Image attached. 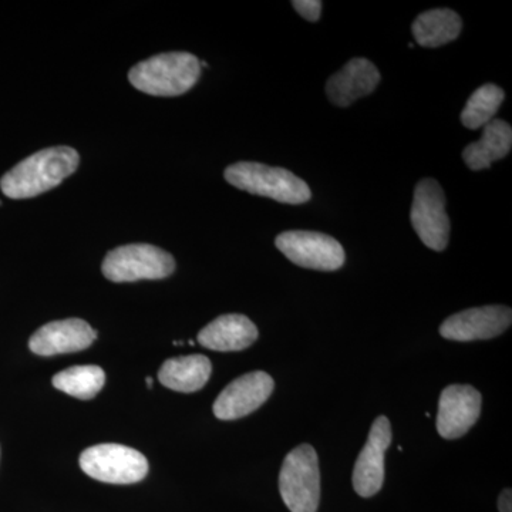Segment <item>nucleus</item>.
I'll use <instances>...</instances> for the list:
<instances>
[{
    "label": "nucleus",
    "instance_id": "obj_20",
    "mask_svg": "<svg viewBox=\"0 0 512 512\" xmlns=\"http://www.w3.org/2000/svg\"><path fill=\"white\" fill-rule=\"evenodd\" d=\"M504 99V90L495 84H484V86L478 87L476 92L471 94L463 113H461V123L470 130L484 127L485 124L494 120Z\"/></svg>",
    "mask_w": 512,
    "mask_h": 512
},
{
    "label": "nucleus",
    "instance_id": "obj_19",
    "mask_svg": "<svg viewBox=\"0 0 512 512\" xmlns=\"http://www.w3.org/2000/svg\"><path fill=\"white\" fill-rule=\"evenodd\" d=\"M106 375L99 366H73L53 377V386L60 392L77 397V399H93L103 389Z\"/></svg>",
    "mask_w": 512,
    "mask_h": 512
},
{
    "label": "nucleus",
    "instance_id": "obj_12",
    "mask_svg": "<svg viewBox=\"0 0 512 512\" xmlns=\"http://www.w3.org/2000/svg\"><path fill=\"white\" fill-rule=\"evenodd\" d=\"M392 443V426L387 417H377L370 429L369 439L357 457L353 470V487L360 497L369 498L382 490L384 483V454Z\"/></svg>",
    "mask_w": 512,
    "mask_h": 512
},
{
    "label": "nucleus",
    "instance_id": "obj_3",
    "mask_svg": "<svg viewBox=\"0 0 512 512\" xmlns=\"http://www.w3.org/2000/svg\"><path fill=\"white\" fill-rule=\"evenodd\" d=\"M224 175L225 180L238 190L282 204H305L312 198L309 185L285 168L241 161L229 165Z\"/></svg>",
    "mask_w": 512,
    "mask_h": 512
},
{
    "label": "nucleus",
    "instance_id": "obj_7",
    "mask_svg": "<svg viewBox=\"0 0 512 512\" xmlns=\"http://www.w3.org/2000/svg\"><path fill=\"white\" fill-rule=\"evenodd\" d=\"M410 220L427 248L437 252L447 248L451 224L446 211V195L433 178H424L414 188Z\"/></svg>",
    "mask_w": 512,
    "mask_h": 512
},
{
    "label": "nucleus",
    "instance_id": "obj_15",
    "mask_svg": "<svg viewBox=\"0 0 512 512\" xmlns=\"http://www.w3.org/2000/svg\"><path fill=\"white\" fill-rule=\"evenodd\" d=\"M258 329L251 319L238 313L212 320L198 333V343L215 352H239L254 345Z\"/></svg>",
    "mask_w": 512,
    "mask_h": 512
},
{
    "label": "nucleus",
    "instance_id": "obj_2",
    "mask_svg": "<svg viewBox=\"0 0 512 512\" xmlns=\"http://www.w3.org/2000/svg\"><path fill=\"white\" fill-rule=\"evenodd\" d=\"M200 77V60L187 52L150 57L128 73V80L137 90L157 97H177L190 92Z\"/></svg>",
    "mask_w": 512,
    "mask_h": 512
},
{
    "label": "nucleus",
    "instance_id": "obj_17",
    "mask_svg": "<svg viewBox=\"0 0 512 512\" xmlns=\"http://www.w3.org/2000/svg\"><path fill=\"white\" fill-rule=\"evenodd\" d=\"M211 360L204 355H190L168 359L158 372V379L168 389L181 393L201 390L210 380Z\"/></svg>",
    "mask_w": 512,
    "mask_h": 512
},
{
    "label": "nucleus",
    "instance_id": "obj_23",
    "mask_svg": "<svg viewBox=\"0 0 512 512\" xmlns=\"http://www.w3.org/2000/svg\"><path fill=\"white\" fill-rule=\"evenodd\" d=\"M147 386L153 387V379H151V377H147Z\"/></svg>",
    "mask_w": 512,
    "mask_h": 512
},
{
    "label": "nucleus",
    "instance_id": "obj_9",
    "mask_svg": "<svg viewBox=\"0 0 512 512\" xmlns=\"http://www.w3.org/2000/svg\"><path fill=\"white\" fill-rule=\"evenodd\" d=\"M511 322L512 311L507 306H483L450 316L441 325L440 335L456 342L493 339L510 328Z\"/></svg>",
    "mask_w": 512,
    "mask_h": 512
},
{
    "label": "nucleus",
    "instance_id": "obj_18",
    "mask_svg": "<svg viewBox=\"0 0 512 512\" xmlns=\"http://www.w3.org/2000/svg\"><path fill=\"white\" fill-rule=\"evenodd\" d=\"M463 20L451 9H433L414 20L412 32L417 45L440 47L460 36Z\"/></svg>",
    "mask_w": 512,
    "mask_h": 512
},
{
    "label": "nucleus",
    "instance_id": "obj_6",
    "mask_svg": "<svg viewBox=\"0 0 512 512\" xmlns=\"http://www.w3.org/2000/svg\"><path fill=\"white\" fill-rule=\"evenodd\" d=\"M80 467L87 476L109 484H134L148 473L147 458L121 444H99L80 456Z\"/></svg>",
    "mask_w": 512,
    "mask_h": 512
},
{
    "label": "nucleus",
    "instance_id": "obj_24",
    "mask_svg": "<svg viewBox=\"0 0 512 512\" xmlns=\"http://www.w3.org/2000/svg\"><path fill=\"white\" fill-rule=\"evenodd\" d=\"M0 205H2V202H0Z\"/></svg>",
    "mask_w": 512,
    "mask_h": 512
},
{
    "label": "nucleus",
    "instance_id": "obj_5",
    "mask_svg": "<svg viewBox=\"0 0 512 512\" xmlns=\"http://www.w3.org/2000/svg\"><path fill=\"white\" fill-rule=\"evenodd\" d=\"M103 275L111 282L157 281L175 271L173 255L150 244L123 245L110 251L101 265Z\"/></svg>",
    "mask_w": 512,
    "mask_h": 512
},
{
    "label": "nucleus",
    "instance_id": "obj_10",
    "mask_svg": "<svg viewBox=\"0 0 512 512\" xmlns=\"http://www.w3.org/2000/svg\"><path fill=\"white\" fill-rule=\"evenodd\" d=\"M274 379L265 372H251L229 383L214 403L220 420H237L254 413L274 392Z\"/></svg>",
    "mask_w": 512,
    "mask_h": 512
},
{
    "label": "nucleus",
    "instance_id": "obj_22",
    "mask_svg": "<svg viewBox=\"0 0 512 512\" xmlns=\"http://www.w3.org/2000/svg\"><path fill=\"white\" fill-rule=\"evenodd\" d=\"M498 508H500V512H512V493L510 488L504 490L503 494L500 495Z\"/></svg>",
    "mask_w": 512,
    "mask_h": 512
},
{
    "label": "nucleus",
    "instance_id": "obj_16",
    "mask_svg": "<svg viewBox=\"0 0 512 512\" xmlns=\"http://www.w3.org/2000/svg\"><path fill=\"white\" fill-rule=\"evenodd\" d=\"M483 128L480 140L463 151L464 161L473 171L490 168L495 161L507 157L512 147V128L507 121L491 120Z\"/></svg>",
    "mask_w": 512,
    "mask_h": 512
},
{
    "label": "nucleus",
    "instance_id": "obj_4",
    "mask_svg": "<svg viewBox=\"0 0 512 512\" xmlns=\"http://www.w3.org/2000/svg\"><path fill=\"white\" fill-rule=\"evenodd\" d=\"M279 491L289 511H318L320 471L315 448L302 444L286 456L279 474Z\"/></svg>",
    "mask_w": 512,
    "mask_h": 512
},
{
    "label": "nucleus",
    "instance_id": "obj_13",
    "mask_svg": "<svg viewBox=\"0 0 512 512\" xmlns=\"http://www.w3.org/2000/svg\"><path fill=\"white\" fill-rule=\"evenodd\" d=\"M96 330L83 319H64L46 323L29 340V348L39 356L80 352L92 346Z\"/></svg>",
    "mask_w": 512,
    "mask_h": 512
},
{
    "label": "nucleus",
    "instance_id": "obj_21",
    "mask_svg": "<svg viewBox=\"0 0 512 512\" xmlns=\"http://www.w3.org/2000/svg\"><path fill=\"white\" fill-rule=\"evenodd\" d=\"M292 6L302 18L309 22H318L323 5L319 0H293Z\"/></svg>",
    "mask_w": 512,
    "mask_h": 512
},
{
    "label": "nucleus",
    "instance_id": "obj_1",
    "mask_svg": "<svg viewBox=\"0 0 512 512\" xmlns=\"http://www.w3.org/2000/svg\"><path fill=\"white\" fill-rule=\"evenodd\" d=\"M80 156L72 147L37 151L20 161L0 180V188L12 200H25L53 190L77 170Z\"/></svg>",
    "mask_w": 512,
    "mask_h": 512
},
{
    "label": "nucleus",
    "instance_id": "obj_14",
    "mask_svg": "<svg viewBox=\"0 0 512 512\" xmlns=\"http://www.w3.org/2000/svg\"><path fill=\"white\" fill-rule=\"evenodd\" d=\"M382 80L379 70L367 59H352L326 83L330 101L338 107H349L353 101L375 92Z\"/></svg>",
    "mask_w": 512,
    "mask_h": 512
},
{
    "label": "nucleus",
    "instance_id": "obj_11",
    "mask_svg": "<svg viewBox=\"0 0 512 512\" xmlns=\"http://www.w3.org/2000/svg\"><path fill=\"white\" fill-rule=\"evenodd\" d=\"M481 394L468 384H451L441 393L437 431L443 439L456 440L468 433L481 413Z\"/></svg>",
    "mask_w": 512,
    "mask_h": 512
},
{
    "label": "nucleus",
    "instance_id": "obj_8",
    "mask_svg": "<svg viewBox=\"0 0 512 512\" xmlns=\"http://www.w3.org/2000/svg\"><path fill=\"white\" fill-rule=\"evenodd\" d=\"M276 248L293 262L315 271H338L345 264V251L335 238L312 231H286L275 239Z\"/></svg>",
    "mask_w": 512,
    "mask_h": 512
}]
</instances>
